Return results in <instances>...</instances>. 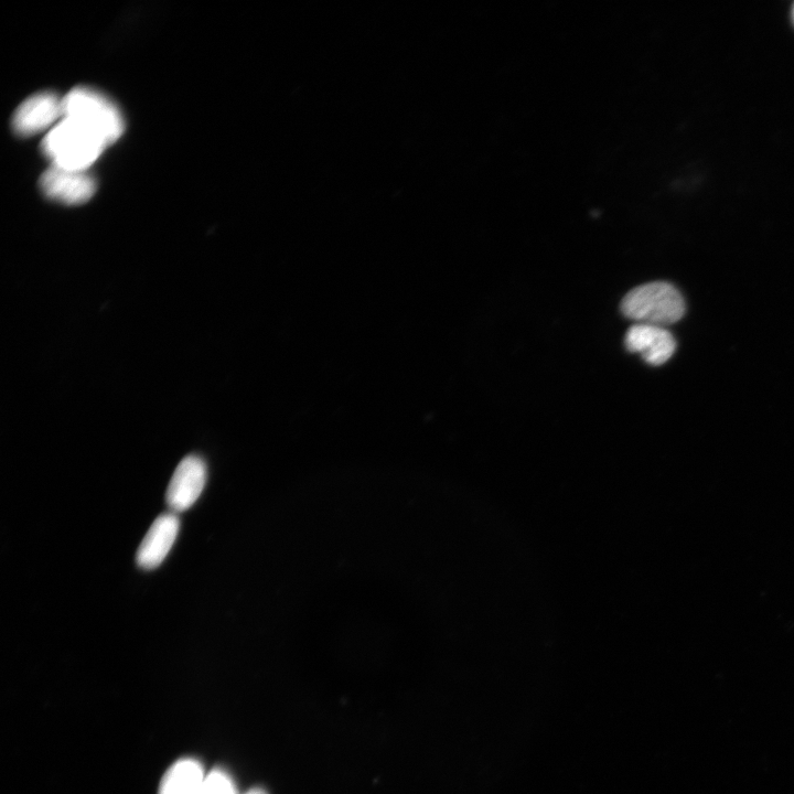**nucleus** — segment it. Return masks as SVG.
<instances>
[{"label":"nucleus","mask_w":794,"mask_h":794,"mask_svg":"<svg viewBox=\"0 0 794 794\" xmlns=\"http://www.w3.org/2000/svg\"><path fill=\"white\" fill-rule=\"evenodd\" d=\"M63 118L82 125L106 146L117 141L125 128L121 112L114 101L100 92L83 86L63 96Z\"/></svg>","instance_id":"obj_1"},{"label":"nucleus","mask_w":794,"mask_h":794,"mask_svg":"<svg viewBox=\"0 0 794 794\" xmlns=\"http://www.w3.org/2000/svg\"><path fill=\"white\" fill-rule=\"evenodd\" d=\"M106 147L95 133L67 118H62L42 141L51 165L72 170H88Z\"/></svg>","instance_id":"obj_2"},{"label":"nucleus","mask_w":794,"mask_h":794,"mask_svg":"<svg viewBox=\"0 0 794 794\" xmlns=\"http://www.w3.org/2000/svg\"><path fill=\"white\" fill-rule=\"evenodd\" d=\"M620 308L624 316L637 323L664 328L680 320L685 313V301L673 285L654 281L630 290Z\"/></svg>","instance_id":"obj_3"},{"label":"nucleus","mask_w":794,"mask_h":794,"mask_svg":"<svg viewBox=\"0 0 794 794\" xmlns=\"http://www.w3.org/2000/svg\"><path fill=\"white\" fill-rule=\"evenodd\" d=\"M43 194L58 203L75 205L87 202L96 191V182L87 170L51 165L40 178Z\"/></svg>","instance_id":"obj_4"},{"label":"nucleus","mask_w":794,"mask_h":794,"mask_svg":"<svg viewBox=\"0 0 794 794\" xmlns=\"http://www.w3.org/2000/svg\"><path fill=\"white\" fill-rule=\"evenodd\" d=\"M206 476V464L201 457L190 454L183 458L175 468L165 493V502L171 512L189 509L201 495Z\"/></svg>","instance_id":"obj_5"},{"label":"nucleus","mask_w":794,"mask_h":794,"mask_svg":"<svg viewBox=\"0 0 794 794\" xmlns=\"http://www.w3.org/2000/svg\"><path fill=\"white\" fill-rule=\"evenodd\" d=\"M63 118V97L53 92L36 93L19 105L11 120L13 131L29 137Z\"/></svg>","instance_id":"obj_6"},{"label":"nucleus","mask_w":794,"mask_h":794,"mask_svg":"<svg viewBox=\"0 0 794 794\" xmlns=\"http://www.w3.org/2000/svg\"><path fill=\"white\" fill-rule=\"evenodd\" d=\"M180 528L173 512L159 515L148 529L136 554L137 565L146 570L161 565L172 548Z\"/></svg>","instance_id":"obj_7"},{"label":"nucleus","mask_w":794,"mask_h":794,"mask_svg":"<svg viewBox=\"0 0 794 794\" xmlns=\"http://www.w3.org/2000/svg\"><path fill=\"white\" fill-rule=\"evenodd\" d=\"M624 344L629 352L639 353L646 363L654 366L667 362L676 348V341L668 330L642 323L627 330Z\"/></svg>","instance_id":"obj_8"},{"label":"nucleus","mask_w":794,"mask_h":794,"mask_svg":"<svg viewBox=\"0 0 794 794\" xmlns=\"http://www.w3.org/2000/svg\"><path fill=\"white\" fill-rule=\"evenodd\" d=\"M206 774L194 759H182L163 775L159 794H198Z\"/></svg>","instance_id":"obj_9"},{"label":"nucleus","mask_w":794,"mask_h":794,"mask_svg":"<svg viewBox=\"0 0 794 794\" xmlns=\"http://www.w3.org/2000/svg\"><path fill=\"white\" fill-rule=\"evenodd\" d=\"M198 794H237L234 782L223 770L206 774Z\"/></svg>","instance_id":"obj_10"},{"label":"nucleus","mask_w":794,"mask_h":794,"mask_svg":"<svg viewBox=\"0 0 794 794\" xmlns=\"http://www.w3.org/2000/svg\"><path fill=\"white\" fill-rule=\"evenodd\" d=\"M246 794H267V793L261 788H253V790L248 791Z\"/></svg>","instance_id":"obj_11"},{"label":"nucleus","mask_w":794,"mask_h":794,"mask_svg":"<svg viewBox=\"0 0 794 794\" xmlns=\"http://www.w3.org/2000/svg\"><path fill=\"white\" fill-rule=\"evenodd\" d=\"M793 18H794V9H793Z\"/></svg>","instance_id":"obj_12"}]
</instances>
